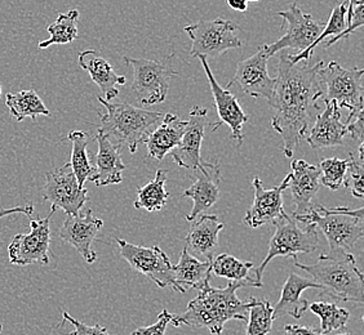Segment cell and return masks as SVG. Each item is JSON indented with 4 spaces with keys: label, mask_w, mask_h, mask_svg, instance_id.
Returning a JSON list of instances; mask_svg holds the SVG:
<instances>
[{
    "label": "cell",
    "mask_w": 364,
    "mask_h": 335,
    "mask_svg": "<svg viewBox=\"0 0 364 335\" xmlns=\"http://www.w3.org/2000/svg\"><path fill=\"white\" fill-rule=\"evenodd\" d=\"M323 61L310 66L309 62L292 63L287 53H282L278 63L273 96L267 101L275 111L272 126L283 140V153L294 156L296 147L308 134L310 120L321 101L318 71Z\"/></svg>",
    "instance_id": "obj_1"
},
{
    "label": "cell",
    "mask_w": 364,
    "mask_h": 335,
    "mask_svg": "<svg viewBox=\"0 0 364 335\" xmlns=\"http://www.w3.org/2000/svg\"><path fill=\"white\" fill-rule=\"evenodd\" d=\"M79 66L90 74L92 82L104 93L106 101L118 97V85L127 83L126 77L118 75L109 61L100 56L96 50L88 49L79 53Z\"/></svg>",
    "instance_id": "obj_24"
},
{
    "label": "cell",
    "mask_w": 364,
    "mask_h": 335,
    "mask_svg": "<svg viewBox=\"0 0 364 335\" xmlns=\"http://www.w3.org/2000/svg\"><path fill=\"white\" fill-rule=\"evenodd\" d=\"M63 322H69L73 325V331L69 333V335H110L106 328L101 326V325H85L82 322H79L77 319H74L71 314H68L66 311L63 312Z\"/></svg>",
    "instance_id": "obj_38"
},
{
    "label": "cell",
    "mask_w": 364,
    "mask_h": 335,
    "mask_svg": "<svg viewBox=\"0 0 364 335\" xmlns=\"http://www.w3.org/2000/svg\"><path fill=\"white\" fill-rule=\"evenodd\" d=\"M321 170V185L327 189L336 191L340 187H345V181L349 169V159L343 160L338 158L324 159L319 164Z\"/></svg>",
    "instance_id": "obj_36"
},
{
    "label": "cell",
    "mask_w": 364,
    "mask_h": 335,
    "mask_svg": "<svg viewBox=\"0 0 364 335\" xmlns=\"http://www.w3.org/2000/svg\"><path fill=\"white\" fill-rule=\"evenodd\" d=\"M0 94H1V85H0Z\"/></svg>",
    "instance_id": "obj_49"
},
{
    "label": "cell",
    "mask_w": 364,
    "mask_h": 335,
    "mask_svg": "<svg viewBox=\"0 0 364 335\" xmlns=\"http://www.w3.org/2000/svg\"><path fill=\"white\" fill-rule=\"evenodd\" d=\"M68 140L71 142V169L77 177V183L80 187H85V182L95 172L92 165L90 155L87 151L88 147V134L82 131H71L68 134Z\"/></svg>",
    "instance_id": "obj_30"
},
{
    "label": "cell",
    "mask_w": 364,
    "mask_h": 335,
    "mask_svg": "<svg viewBox=\"0 0 364 335\" xmlns=\"http://www.w3.org/2000/svg\"><path fill=\"white\" fill-rule=\"evenodd\" d=\"M267 56L265 47L261 45L253 56L238 63L237 72L228 83V88H238L248 96L255 98H265L269 101L273 96L275 79L269 75Z\"/></svg>",
    "instance_id": "obj_14"
},
{
    "label": "cell",
    "mask_w": 364,
    "mask_h": 335,
    "mask_svg": "<svg viewBox=\"0 0 364 335\" xmlns=\"http://www.w3.org/2000/svg\"><path fill=\"white\" fill-rule=\"evenodd\" d=\"M286 178L296 207L294 213H306L311 207V200L322 186L319 168L309 164L308 161L294 160L291 164V173Z\"/></svg>",
    "instance_id": "obj_20"
},
{
    "label": "cell",
    "mask_w": 364,
    "mask_h": 335,
    "mask_svg": "<svg viewBox=\"0 0 364 335\" xmlns=\"http://www.w3.org/2000/svg\"><path fill=\"white\" fill-rule=\"evenodd\" d=\"M18 213L26 216H33V213H34V204H22V205L14 207V208H9V209H0V219L4 218V216L18 214Z\"/></svg>",
    "instance_id": "obj_42"
},
{
    "label": "cell",
    "mask_w": 364,
    "mask_h": 335,
    "mask_svg": "<svg viewBox=\"0 0 364 335\" xmlns=\"http://www.w3.org/2000/svg\"><path fill=\"white\" fill-rule=\"evenodd\" d=\"M363 143L358 147V154H349V169L345 187H349L357 199L363 197Z\"/></svg>",
    "instance_id": "obj_37"
},
{
    "label": "cell",
    "mask_w": 364,
    "mask_h": 335,
    "mask_svg": "<svg viewBox=\"0 0 364 335\" xmlns=\"http://www.w3.org/2000/svg\"><path fill=\"white\" fill-rule=\"evenodd\" d=\"M191 221L188 236L186 249L194 257L213 258L218 245L220 232L224 230V224L220 222L215 214H200Z\"/></svg>",
    "instance_id": "obj_23"
},
{
    "label": "cell",
    "mask_w": 364,
    "mask_h": 335,
    "mask_svg": "<svg viewBox=\"0 0 364 335\" xmlns=\"http://www.w3.org/2000/svg\"><path fill=\"white\" fill-rule=\"evenodd\" d=\"M199 61L202 62L207 79L210 82V91L213 94L215 99V106L218 109V115L220 121L215 124L212 132H215L218 126H225L230 128L231 138L237 141L238 145L243 143V126L248 121V116L242 106L239 104L238 98L235 97L229 89L223 88L218 80L213 77V72L210 70V63H208V57L198 56Z\"/></svg>",
    "instance_id": "obj_16"
},
{
    "label": "cell",
    "mask_w": 364,
    "mask_h": 335,
    "mask_svg": "<svg viewBox=\"0 0 364 335\" xmlns=\"http://www.w3.org/2000/svg\"><path fill=\"white\" fill-rule=\"evenodd\" d=\"M255 197L252 207L247 210L245 222L251 229H259L265 224H275L286 213L283 208V192L288 189L287 178L274 189H264L259 177L252 181Z\"/></svg>",
    "instance_id": "obj_18"
},
{
    "label": "cell",
    "mask_w": 364,
    "mask_h": 335,
    "mask_svg": "<svg viewBox=\"0 0 364 335\" xmlns=\"http://www.w3.org/2000/svg\"><path fill=\"white\" fill-rule=\"evenodd\" d=\"M97 99L105 107V114L100 115L101 126L97 132L119 148L127 146L131 154L137 151L141 143H145L149 134L164 118L163 112L149 111L124 102L114 104L100 96Z\"/></svg>",
    "instance_id": "obj_4"
},
{
    "label": "cell",
    "mask_w": 364,
    "mask_h": 335,
    "mask_svg": "<svg viewBox=\"0 0 364 335\" xmlns=\"http://www.w3.org/2000/svg\"><path fill=\"white\" fill-rule=\"evenodd\" d=\"M77 21H79V11L71 9L68 13H60L57 16L56 21L49 25L47 31L49 39L39 43L38 48L46 49L55 44H69L77 39Z\"/></svg>",
    "instance_id": "obj_31"
},
{
    "label": "cell",
    "mask_w": 364,
    "mask_h": 335,
    "mask_svg": "<svg viewBox=\"0 0 364 335\" xmlns=\"http://www.w3.org/2000/svg\"><path fill=\"white\" fill-rule=\"evenodd\" d=\"M346 136L348 129L341 121V109L335 102H327L326 109L316 115L306 142L314 150L331 148L341 146Z\"/></svg>",
    "instance_id": "obj_21"
},
{
    "label": "cell",
    "mask_w": 364,
    "mask_h": 335,
    "mask_svg": "<svg viewBox=\"0 0 364 335\" xmlns=\"http://www.w3.org/2000/svg\"><path fill=\"white\" fill-rule=\"evenodd\" d=\"M196 181L185 190L182 196L189 197L193 202V209L186 216L188 222L194 221L205 210L212 208L218 203L220 197V185H221V170L218 163L202 160L200 167L196 169Z\"/></svg>",
    "instance_id": "obj_19"
},
{
    "label": "cell",
    "mask_w": 364,
    "mask_h": 335,
    "mask_svg": "<svg viewBox=\"0 0 364 335\" xmlns=\"http://www.w3.org/2000/svg\"><path fill=\"white\" fill-rule=\"evenodd\" d=\"M294 216L299 222L314 224L322 231L331 251H350L363 238V208L350 209L341 207L327 209L322 205H311L306 213H294Z\"/></svg>",
    "instance_id": "obj_5"
},
{
    "label": "cell",
    "mask_w": 364,
    "mask_h": 335,
    "mask_svg": "<svg viewBox=\"0 0 364 335\" xmlns=\"http://www.w3.org/2000/svg\"><path fill=\"white\" fill-rule=\"evenodd\" d=\"M294 265L309 273L321 285L324 295L343 302L363 303V273L350 251H329L313 265L294 262Z\"/></svg>",
    "instance_id": "obj_3"
},
{
    "label": "cell",
    "mask_w": 364,
    "mask_h": 335,
    "mask_svg": "<svg viewBox=\"0 0 364 335\" xmlns=\"http://www.w3.org/2000/svg\"><path fill=\"white\" fill-rule=\"evenodd\" d=\"M275 232L269 244V251L262 263L255 270L253 280L262 284V276L267 265L277 257H292L297 258V254L313 253L319 245L318 229L314 224H306L305 229L300 227L299 221L294 214L284 213L279 221L275 222Z\"/></svg>",
    "instance_id": "obj_6"
},
{
    "label": "cell",
    "mask_w": 364,
    "mask_h": 335,
    "mask_svg": "<svg viewBox=\"0 0 364 335\" xmlns=\"http://www.w3.org/2000/svg\"><path fill=\"white\" fill-rule=\"evenodd\" d=\"M228 6L234 9V11H238V12H245L247 8H248V1L247 0H226Z\"/></svg>",
    "instance_id": "obj_45"
},
{
    "label": "cell",
    "mask_w": 364,
    "mask_h": 335,
    "mask_svg": "<svg viewBox=\"0 0 364 335\" xmlns=\"http://www.w3.org/2000/svg\"><path fill=\"white\" fill-rule=\"evenodd\" d=\"M6 106L9 109L11 115L18 123H21L26 118H31L34 121L38 116L50 118V111L34 89L7 93Z\"/></svg>",
    "instance_id": "obj_28"
},
{
    "label": "cell",
    "mask_w": 364,
    "mask_h": 335,
    "mask_svg": "<svg viewBox=\"0 0 364 335\" xmlns=\"http://www.w3.org/2000/svg\"><path fill=\"white\" fill-rule=\"evenodd\" d=\"M348 1V12H346V26L351 22L354 9L359 6H364V0H346Z\"/></svg>",
    "instance_id": "obj_44"
},
{
    "label": "cell",
    "mask_w": 364,
    "mask_h": 335,
    "mask_svg": "<svg viewBox=\"0 0 364 335\" xmlns=\"http://www.w3.org/2000/svg\"><path fill=\"white\" fill-rule=\"evenodd\" d=\"M245 287L257 285L251 281H230L225 287L208 285L199 290L196 298L189 302L185 312L172 314L171 324L175 328H205L210 334L221 335L226 322H247L251 300H240L237 295L238 289Z\"/></svg>",
    "instance_id": "obj_2"
},
{
    "label": "cell",
    "mask_w": 364,
    "mask_h": 335,
    "mask_svg": "<svg viewBox=\"0 0 364 335\" xmlns=\"http://www.w3.org/2000/svg\"><path fill=\"white\" fill-rule=\"evenodd\" d=\"M1 330H3V325H0V334H1Z\"/></svg>",
    "instance_id": "obj_47"
},
{
    "label": "cell",
    "mask_w": 364,
    "mask_h": 335,
    "mask_svg": "<svg viewBox=\"0 0 364 335\" xmlns=\"http://www.w3.org/2000/svg\"><path fill=\"white\" fill-rule=\"evenodd\" d=\"M238 30L237 23L225 18L185 26L183 31L193 42L190 56L218 57L224 55L226 50L240 48L243 43L237 35Z\"/></svg>",
    "instance_id": "obj_9"
},
{
    "label": "cell",
    "mask_w": 364,
    "mask_h": 335,
    "mask_svg": "<svg viewBox=\"0 0 364 335\" xmlns=\"http://www.w3.org/2000/svg\"><path fill=\"white\" fill-rule=\"evenodd\" d=\"M98 151L95 158V172L88 181L93 182L98 187L118 185L123 181L122 173L127 165L122 160L119 147L112 145L104 134H96Z\"/></svg>",
    "instance_id": "obj_22"
},
{
    "label": "cell",
    "mask_w": 364,
    "mask_h": 335,
    "mask_svg": "<svg viewBox=\"0 0 364 335\" xmlns=\"http://www.w3.org/2000/svg\"><path fill=\"white\" fill-rule=\"evenodd\" d=\"M168 170L158 169L154 180L137 190V200L134 202L136 209L147 212H159L164 208L169 199V192L166 190Z\"/></svg>",
    "instance_id": "obj_29"
},
{
    "label": "cell",
    "mask_w": 364,
    "mask_h": 335,
    "mask_svg": "<svg viewBox=\"0 0 364 335\" xmlns=\"http://www.w3.org/2000/svg\"><path fill=\"white\" fill-rule=\"evenodd\" d=\"M309 311L321 319V331L327 335L337 330H345L350 317L348 309L322 300L309 304Z\"/></svg>",
    "instance_id": "obj_33"
},
{
    "label": "cell",
    "mask_w": 364,
    "mask_h": 335,
    "mask_svg": "<svg viewBox=\"0 0 364 335\" xmlns=\"http://www.w3.org/2000/svg\"><path fill=\"white\" fill-rule=\"evenodd\" d=\"M306 289H321V285L314 280L305 279L297 273H291L282 289L280 300L274 306V320L282 316H292L300 319L309 309V302L301 298L302 292Z\"/></svg>",
    "instance_id": "obj_25"
},
{
    "label": "cell",
    "mask_w": 364,
    "mask_h": 335,
    "mask_svg": "<svg viewBox=\"0 0 364 335\" xmlns=\"http://www.w3.org/2000/svg\"><path fill=\"white\" fill-rule=\"evenodd\" d=\"M173 57L168 55L159 61L123 57V61L134 69L132 91L141 105L153 106L166 101L169 82L177 75Z\"/></svg>",
    "instance_id": "obj_8"
},
{
    "label": "cell",
    "mask_w": 364,
    "mask_h": 335,
    "mask_svg": "<svg viewBox=\"0 0 364 335\" xmlns=\"http://www.w3.org/2000/svg\"><path fill=\"white\" fill-rule=\"evenodd\" d=\"M117 243L119 245L120 256L132 265L134 271L142 273L161 289L172 287L181 294L186 292L176 284L173 265L159 246H139L123 238H117Z\"/></svg>",
    "instance_id": "obj_10"
},
{
    "label": "cell",
    "mask_w": 364,
    "mask_h": 335,
    "mask_svg": "<svg viewBox=\"0 0 364 335\" xmlns=\"http://www.w3.org/2000/svg\"><path fill=\"white\" fill-rule=\"evenodd\" d=\"M188 120H182L175 114H164L161 124L149 134L146 145L149 158L161 161L175 148L182 138Z\"/></svg>",
    "instance_id": "obj_26"
},
{
    "label": "cell",
    "mask_w": 364,
    "mask_h": 335,
    "mask_svg": "<svg viewBox=\"0 0 364 335\" xmlns=\"http://www.w3.org/2000/svg\"><path fill=\"white\" fill-rule=\"evenodd\" d=\"M275 14L283 18L282 30L284 34L273 44H264L269 57H273L275 53L283 52L284 49L302 52L322 34L324 28L322 23L316 21L311 14L302 12L297 3H292L288 11H280Z\"/></svg>",
    "instance_id": "obj_11"
},
{
    "label": "cell",
    "mask_w": 364,
    "mask_h": 335,
    "mask_svg": "<svg viewBox=\"0 0 364 335\" xmlns=\"http://www.w3.org/2000/svg\"><path fill=\"white\" fill-rule=\"evenodd\" d=\"M102 227L104 221L93 216L91 208H83L75 216H66L58 235L63 241L74 246L87 263L92 265L97 259L92 243Z\"/></svg>",
    "instance_id": "obj_15"
},
{
    "label": "cell",
    "mask_w": 364,
    "mask_h": 335,
    "mask_svg": "<svg viewBox=\"0 0 364 335\" xmlns=\"http://www.w3.org/2000/svg\"><path fill=\"white\" fill-rule=\"evenodd\" d=\"M172 314H169L168 309H163L161 314H158V320L150 326L136 329L132 331V335H166V330L168 324H171Z\"/></svg>",
    "instance_id": "obj_40"
},
{
    "label": "cell",
    "mask_w": 364,
    "mask_h": 335,
    "mask_svg": "<svg viewBox=\"0 0 364 335\" xmlns=\"http://www.w3.org/2000/svg\"><path fill=\"white\" fill-rule=\"evenodd\" d=\"M52 207L48 216L30 221V232L18 234L8 245V256L11 265H25L34 263H49V246H50V219L56 213Z\"/></svg>",
    "instance_id": "obj_12"
},
{
    "label": "cell",
    "mask_w": 364,
    "mask_h": 335,
    "mask_svg": "<svg viewBox=\"0 0 364 335\" xmlns=\"http://www.w3.org/2000/svg\"><path fill=\"white\" fill-rule=\"evenodd\" d=\"M245 335H267L273 329L274 308L267 300L251 297Z\"/></svg>",
    "instance_id": "obj_35"
},
{
    "label": "cell",
    "mask_w": 364,
    "mask_h": 335,
    "mask_svg": "<svg viewBox=\"0 0 364 335\" xmlns=\"http://www.w3.org/2000/svg\"><path fill=\"white\" fill-rule=\"evenodd\" d=\"M363 25L364 6H359V7H357L355 9H354V13H353V18H351L350 23L346 26V28L343 30V33H340L338 35L331 38L328 42L326 43V47L329 48V47H332L333 44H336L338 40L349 38V36H350L353 33H355V30H358V28H363Z\"/></svg>",
    "instance_id": "obj_39"
},
{
    "label": "cell",
    "mask_w": 364,
    "mask_h": 335,
    "mask_svg": "<svg viewBox=\"0 0 364 335\" xmlns=\"http://www.w3.org/2000/svg\"><path fill=\"white\" fill-rule=\"evenodd\" d=\"M173 273L176 284L183 290H186V287L202 290L210 285L212 259L202 262L183 248L178 265H173Z\"/></svg>",
    "instance_id": "obj_27"
},
{
    "label": "cell",
    "mask_w": 364,
    "mask_h": 335,
    "mask_svg": "<svg viewBox=\"0 0 364 335\" xmlns=\"http://www.w3.org/2000/svg\"><path fill=\"white\" fill-rule=\"evenodd\" d=\"M247 1H259V0H247Z\"/></svg>",
    "instance_id": "obj_48"
},
{
    "label": "cell",
    "mask_w": 364,
    "mask_h": 335,
    "mask_svg": "<svg viewBox=\"0 0 364 335\" xmlns=\"http://www.w3.org/2000/svg\"><path fill=\"white\" fill-rule=\"evenodd\" d=\"M208 121V110L194 106L189 112V120L182 134L181 141L169 153L177 165L196 170L202 164L200 150L203 143L205 126Z\"/></svg>",
    "instance_id": "obj_17"
},
{
    "label": "cell",
    "mask_w": 364,
    "mask_h": 335,
    "mask_svg": "<svg viewBox=\"0 0 364 335\" xmlns=\"http://www.w3.org/2000/svg\"><path fill=\"white\" fill-rule=\"evenodd\" d=\"M346 12H348V1H343L341 4H338L337 7L333 8L332 12H331V16H329L327 25L323 28L322 34L319 35L316 42L313 43L305 50L299 52L296 55H288L291 62L297 63L301 62V61L310 62V58L313 56V50L316 48V45H319L328 36L333 38V36L338 35L346 28Z\"/></svg>",
    "instance_id": "obj_32"
},
{
    "label": "cell",
    "mask_w": 364,
    "mask_h": 335,
    "mask_svg": "<svg viewBox=\"0 0 364 335\" xmlns=\"http://www.w3.org/2000/svg\"><path fill=\"white\" fill-rule=\"evenodd\" d=\"M363 69L343 67L336 61L319 67L318 79L321 85V99L335 102L340 109H348L349 114L363 109Z\"/></svg>",
    "instance_id": "obj_7"
},
{
    "label": "cell",
    "mask_w": 364,
    "mask_h": 335,
    "mask_svg": "<svg viewBox=\"0 0 364 335\" xmlns=\"http://www.w3.org/2000/svg\"><path fill=\"white\" fill-rule=\"evenodd\" d=\"M336 335H353L350 334V333H346V331H343V333H338V334Z\"/></svg>",
    "instance_id": "obj_46"
},
{
    "label": "cell",
    "mask_w": 364,
    "mask_h": 335,
    "mask_svg": "<svg viewBox=\"0 0 364 335\" xmlns=\"http://www.w3.org/2000/svg\"><path fill=\"white\" fill-rule=\"evenodd\" d=\"M363 114L364 110L354 112V114H349L348 120H346L345 126H346V129H348V134L354 140L363 141Z\"/></svg>",
    "instance_id": "obj_41"
},
{
    "label": "cell",
    "mask_w": 364,
    "mask_h": 335,
    "mask_svg": "<svg viewBox=\"0 0 364 335\" xmlns=\"http://www.w3.org/2000/svg\"><path fill=\"white\" fill-rule=\"evenodd\" d=\"M253 268L252 262H242L240 259L230 254H220L212 260V273L218 278L230 280V281H251L257 287H262L259 282L250 278V271Z\"/></svg>",
    "instance_id": "obj_34"
},
{
    "label": "cell",
    "mask_w": 364,
    "mask_h": 335,
    "mask_svg": "<svg viewBox=\"0 0 364 335\" xmlns=\"http://www.w3.org/2000/svg\"><path fill=\"white\" fill-rule=\"evenodd\" d=\"M44 200L66 216H75L88 202V190L80 187L70 163L46 173Z\"/></svg>",
    "instance_id": "obj_13"
},
{
    "label": "cell",
    "mask_w": 364,
    "mask_h": 335,
    "mask_svg": "<svg viewBox=\"0 0 364 335\" xmlns=\"http://www.w3.org/2000/svg\"><path fill=\"white\" fill-rule=\"evenodd\" d=\"M284 331L287 335H327L323 334L321 329L308 328L301 325H286Z\"/></svg>",
    "instance_id": "obj_43"
}]
</instances>
